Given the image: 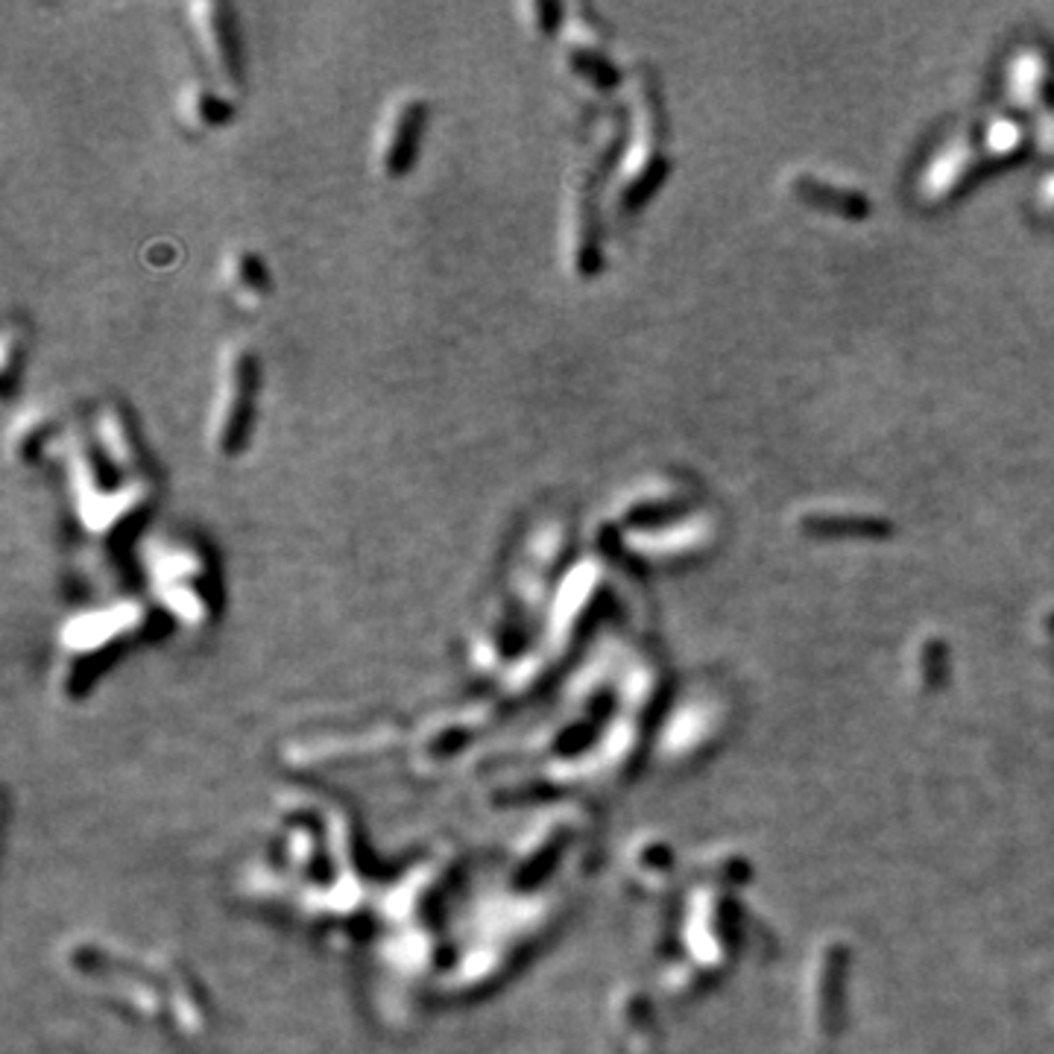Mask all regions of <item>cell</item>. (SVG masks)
I'll use <instances>...</instances> for the list:
<instances>
[{
	"label": "cell",
	"mask_w": 1054,
	"mask_h": 1054,
	"mask_svg": "<svg viewBox=\"0 0 1054 1054\" xmlns=\"http://www.w3.org/2000/svg\"><path fill=\"white\" fill-rule=\"evenodd\" d=\"M255 390H258V364L253 349L234 343L226 349L220 364V381L215 392V411L208 425V443L220 458H234L246 443L253 420Z\"/></svg>",
	"instance_id": "obj_1"
},
{
	"label": "cell",
	"mask_w": 1054,
	"mask_h": 1054,
	"mask_svg": "<svg viewBox=\"0 0 1054 1054\" xmlns=\"http://www.w3.org/2000/svg\"><path fill=\"white\" fill-rule=\"evenodd\" d=\"M425 100L416 94H399L387 109L375 132L373 161L384 179H399L413 168L420 135L425 130Z\"/></svg>",
	"instance_id": "obj_2"
},
{
	"label": "cell",
	"mask_w": 1054,
	"mask_h": 1054,
	"mask_svg": "<svg viewBox=\"0 0 1054 1054\" xmlns=\"http://www.w3.org/2000/svg\"><path fill=\"white\" fill-rule=\"evenodd\" d=\"M191 19H194L196 36L203 41V50H206L208 62H211V71L223 85L232 88L238 83V47H234L232 29H229V21L223 15V7L217 3H196L191 7Z\"/></svg>",
	"instance_id": "obj_3"
},
{
	"label": "cell",
	"mask_w": 1054,
	"mask_h": 1054,
	"mask_svg": "<svg viewBox=\"0 0 1054 1054\" xmlns=\"http://www.w3.org/2000/svg\"><path fill=\"white\" fill-rule=\"evenodd\" d=\"M97 434L104 443V451L109 455L114 467L126 469V472H138L141 467V446L132 428L130 416L121 408H106L100 422H97Z\"/></svg>",
	"instance_id": "obj_4"
},
{
	"label": "cell",
	"mask_w": 1054,
	"mask_h": 1054,
	"mask_svg": "<svg viewBox=\"0 0 1054 1054\" xmlns=\"http://www.w3.org/2000/svg\"><path fill=\"white\" fill-rule=\"evenodd\" d=\"M223 279L232 290V296L243 305L255 308L258 302L264 299L267 288H270V279L264 272L262 258L250 250H234V253L226 255L223 262Z\"/></svg>",
	"instance_id": "obj_5"
},
{
	"label": "cell",
	"mask_w": 1054,
	"mask_h": 1054,
	"mask_svg": "<svg viewBox=\"0 0 1054 1054\" xmlns=\"http://www.w3.org/2000/svg\"><path fill=\"white\" fill-rule=\"evenodd\" d=\"M179 109H182V118H185L187 126H194V130H215L226 121L223 97L211 85L199 83V80H191L185 85Z\"/></svg>",
	"instance_id": "obj_6"
}]
</instances>
